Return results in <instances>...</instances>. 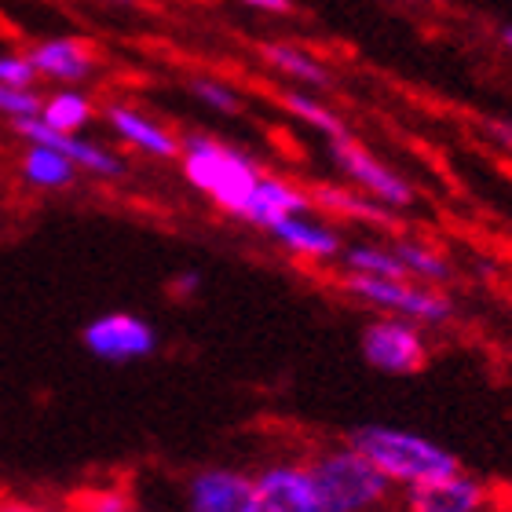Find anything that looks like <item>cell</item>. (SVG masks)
<instances>
[{
    "instance_id": "1",
    "label": "cell",
    "mask_w": 512,
    "mask_h": 512,
    "mask_svg": "<svg viewBox=\"0 0 512 512\" xmlns=\"http://www.w3.org/2000/svg\"><path fill=\"white\" fill-rule=\"evenodd\" d=\"M176 161H180L183 180L227 216H238V209L246 205L249 191L264 172L260 161L249 158L246 150L231 147L216 136H205V132L180 136V158Z\"/></svg>"
},
{
    "instance_id": "2",
    "label": "cell",
    "mask_w": 512,
    "mask_h": 512,
    "mask_svg": "<svg viewBox=\"0 0 512 512\" xmlns=\"http://www.w3.org/2000/svg\"><path fill=\"white\" fill-rule=\"evenodd\" d=\"M304 458H308L322 494L330 498L333 512H392L399 505L395 498L399 491L352 439L322 443V447L308 450Z\"/></svg>"
},
{
    "instance_id": "3",
    "label": "cell",
    "mask_w": 512,
    "mask_h": 512,
    "mask_svg": "<svg viewBox=\"0 0 512 512\" xmlns=\"http://www.w3.org/2000/svg\"><path fill=\"white\" fill-rule=\"evenodd\" d=\"M348 439L388 476L395 491H406V487L439 480V476L461 469L454 450L399 425H359Z\"/></svg>"
},
{
    "instance_id": "4",
    "label": "cell",
    "mask_w": 512,
    "mask_h": 512,
    "mask_svg": "<svg viewBox=\"0 0 512 512\" xmlns=\"http://www.w3.org/2000/svg\"><path fill=\"white\" fill-rule=\"evenodd\" d=\"M337 289L355 304L370 308L374 315H399L425 330H439L454 322V300L443 286H428L414 278H377V275H352L341 271Z\"/></svg>"
},
{
    "instance_id": "5",
    "label": "cell",
    "mask_w": 512,
    "mask_h": 512,
    "mask_svg": "<svg viewBox=\"0 0 512 512\" xmlns=\"http://www.w3.org/2000/svg\"><path fill=\"white\" fill-rule=\"evenodd\" d=\"M359 352L377 374L414 377L428 366V337L425 326H417L399 315H377L359 333Z\"/></svg>"
},
{
    "instance_id": "6",
    "label": "cell",
    "mask_w": 512,
    "mask_h": 512,
    "mask_svg": "<svg viewBox=\"0 0 512 512\" xmlns=\"http://www.w3.org/2000/svg\"><path fill=\"white\" fill-rule=\"evenodd\" d=\"M330 158L355 191H363L366 198H374L384 209L403 213V209H410V205L417 202L414 183L406 180L399 169H392L388 161L377 158L374 150H366L359 139H352V136L330 139Z\"/></svg>"
},
{
    "instance_id": "7",
    "label": "cell",
    "mask_w": 512,
    "mask_h": 512,
    "mask_svg": "<svg viewBox=\"0 0 512 512\" xmlns=\"http://www.w3.org/2000/svg\"><path fill=\"white\" fill-rule=\"evenodd\" d=\"M260 512H333L308 458H275L253 472Z\"/></svg>"
},
{
    "instance_id": "8",
    "label": "cell",
    "mask_w": 512,
    "mask_h": 512,
    "mask_svg": "<svg viewBox=\"0 0 512 512\" xmlns=\"http://www.w3.org/2000/svg\"><path fill=\"white\" fill-rule=\"evenodd\" d=\"M81 344L103 363H139L158 352V330L136 311H103L81 330Z\"/></svg>"
},
{
    "instance_id": "9",
    "label": "cell",
    "mask_w": 512,
    "mask_h": 512,
    "mask_svg": "<svg viewBox=\"0 0 512 512\" xmlns=\"http://www.w3.org/2000/svg\"><path fill=\"white\" fill-rule=\"evenodd\" d=\"M498 494L491 483L472 476L465 469H454L439 480L406 487L395 509L399 512H498Z\"/></svg>"
},
{
    "instance_id": "10",
    "label": "cell",
    "mask_w": 512,
    "mask_h": 512,
    "mask_svg": "<svg viewBox=\"0 0 512 512\" xmlns=\"http://www.w3.org/2000/svg\"><path fill=\"white\" fill-rule=\"evenodd\" d=\"M187 512H260L253 472L231 465H205L187 476L183 487Z\"/></svg>"
},
{
    "instance_id": "11",
    "label": "cell",
    "mask_w": 512,
    "mask_h": 512,
    "mask_svg": "<svg viewBox=\"0 0 512 512\" xmlns=\"http://www.w3.org/2000/svg\"><path fill=\"white\" fill-rule=\"evenodd\" d=\"M275 246L297 260L304 267H330L341 260L344 253V231L337 220L322 216L319 209H308V213H297L282 220V224L271 231Z\"/></svg>"
},
{
    "instance_id": "12",
    "label": "cell",
    "mask_w": 512,
    "mask_h": 512,
    "mask_svg": "<svg viewBox=\"0 0 512 512\" xmlns=\"http://www.w3.org/2000/svg\"><path fill=\"white\" fill-rule=\"evenodd\" d=\"M19 132V139L26 143H48V147L63 150L66 158L74 161L77 172L81 176H96V180H121L128 172V161L121 158L114 147H103L96 139H88L85 132H77V136H66V132H55L48 128L41 118H26L19 125H11Z\"/></svg>"
},
{
    "instance_id": "13",
    "label": "cell",
    "mask_w": 512,
    "mask_h": 512,
    "mask_svg": "<svg viewBox=\"0 0 512 512\" xmlns=\"http://www.w3.org/2000/svg\"><path fill=\"white\" fill-rule=\"evenodd\" d=\"M110 136L132 154H143L150 161H176L180 158V136L158 118H150L147 110L132 107V103H107L103 107Z\"/></svg>"
},
{
    "instance_id": "14",
    "label": "cell",
    "mask_w": 512,
    "mask_h": 512,
    "mask_svg": "<svg viewBox=\"0 0 512 512\" xmlns=\"http://www.w3.org/2000/svg\"><path fill=\"white\" fill-rule=\"evenodd\" d=\"M308 209H315L308 187H300V183L289 180V176L260 172V180H256V187L249 191L246 205L238 209L235 220H242L246 227H256V231L271 235L282 220H289V216H297V213H308Z\"/></svg>"
},
{
    "instance_id": "15",
    "label": "cell",
    "mask_w": 512,
    "mask_h": 512,
    "mask_svg": "<svg viewBox=\"0 0 512 512\" xmlns=\"http://www.w3.org/2000/svg\"><path fill=\"white\" fill-rule=\"evenodd\" d=\"M311 205L319 209L322 216H330L344 227H377L384 235H395V224H399V213L377 205L374 198H366L363 191H355L352 183H311L308 187Z\"/></svg>"
},
{
    "instance_id": "16",
    "label": "cell",
    "mask_w": 512,
    "mask_h": 512,
    "mask_svg": "<svg viewBox=\"0 0 512 512\" xmlns=\"http://www.w3.org/2000/svg\"><path fill=\"white\" fill-rule=\"evenodd\" d=\"M26 55H30L37 77L59 81V85H81V81L96 74L99 66L96 52L85 41H77V37H48V41L33 44Z\"/></svg>"
},
{
    "instance_id": "17",
    "label": "cell",
    "mask_w": 512,
    "mask_h": 512,
    "mask_svg": "<svg viewBox=\"0 0 512 512\" xmlns=\"http://www.w3.org/2000/svg\"><path fill=\"white\" fill-rule=\"evenodd\" d=\"M77 165L66 158L63 150L48 147V143H26L19 154V180L33 191L44 194H59L70 191L77 183Z\"/></svg>"
},
{
    "instance_id": "18",
    "label": "cell",
    "mask_w": 512,
    "mask_h": 512,
    "mask_svg": "<svg viewBox=\"0 0 512 512\" xmlns=\"http://www.w3.org/2000/svg\"><path fill=\"white\" fill-rule=\"evenodd\" d=\"M256 55H260L275 74L289 77V81H297V85H308V88H330L333 85L330 66L322 63V59H315L311 52H304L300 44L264 41V44H256Z\"/></svg>"
},
{
    "instance_id": "19",
    "label": "cell",
    "mask_w": 512,
    "mask_h": 512,
    "mask_svg": "<svg viewBox=\"0 0 512 512\" xmlns=\"http://www.w3.org/2000/svg\"><path fill=\"white\" fill-rule=\"evenodd\" d=\"M392 253L403 267L406 278H414V282H428V286H447L450 275H454V267L443 253H439L432 242L417 235H392Z\"/></svg>"
},
{
    "instance_id": "20",
    "label": "cell",
    "mask_w": 512,
    "mask_h": 512,
    "mask_svg": "<svg viewBox=\"0 0 512 512\" xmlns=\"http://www.w3.org/2000/svg\"><path fill=\"white\" fill-rule=\"evenodd\" d=\"M37 118L48 128H55V132L77 136V132H85V128L96 121V103H92V96L81 92L77 85H63L59 92H52V96L44 99Z\"/></svg>"
},
{
    "instance_id": "21",
    "label": "cell",
    "mask_w": 512,
    "mask_h": 512,
    "mask_svg": "<svg viewBox=\"0 0 512 512\" xmlns=\"http://www.w3.org/2000/svg\"><path fill=\"white\" fill-rule=\"evenodd\" d=\"M341 271L352 275H377V278H406L399 260L392 253L388 238H363V242H344V253L337 260Z\"/></svg>"
},
{
    "instance_id": "22",
    "label": "cell",
    "mask_w": 512,
    "mask_h": 512,
    "mask_svg": "<svg viewBox=\"0 0 512 512\" xmlns=\"http://www.w3.org/2000/svg\"><path fill=\"white\" fill-rule=\"evenodd\" d=\"M282 107L289 110V118L304 121V125H308L311 132L326 136V143H330V139L348 136V125L341 121V114L326 107L322 99L308 96V92H286V96H282Z\"/></svg>"
},
{
    "instance_id": "23",
    "label": "cell",
    "mask_w": 512,
    "mask_h": 512,
    "mask_svg": "<svg viewBox=\"0 0 512 512\" xmlns=\"http://www.w3.org/2000/svg\"><path fill=\"white\" fill-rule=\"evenodd\" d=\"M66 509L70 512H128L132 509V498H128L125 487L118 483H92V487H81L77 494L66 498Z\"/></svg>"
},
{
    "instance_id": "24",
    "label": "cell",
    "mask_w": 512,
    "mask_h": 512,
    "mask_svg": "<svg viewBox=\"0 0 512 512\" xmlns=\"http://www.w3.org/2000/svg\"><path fill=\"white\" fill-rule=\"evenodd\" d=\"M191 96L202 103V107L216 110V114H242V96L227 81H216V77H191L187 81Z\"/></svg>"
},
{
    "instance_id": "25",
    "label": "cell",
    "mask_w": 512,
    "mask_h": 512,
    "mask_svg": "<svg viewBox=\"0 0 512 512\" xmlns=\"http://www.w3.org/2000/svg\"><path fill=\"white\" fill-rule=\"evenodd\" d=\"M44 99L37 96V88H15V85H0V118H8L11 125H19L26 118H37L41 114Z\"/></svg>"
},
{
    "instance_id": "26",
    "label": "cell",
    "mask_w": 512,
    "mask_h": 512,
    "mask_svg": "<svg viewBox=\"0 0 512 512\" xmlns=\"http://www.w3.org/2000/svg\"><path fill=\"white\" fill-rule=\"evenodd\" d=\"M41 81L37 70H33L30 55L26 52H0V85H15V88H33Z\"/></svg>"
},
{
    "instance_id": "27",
    "label": "cell",
    "mask_w": 512,
    "mask_h": 512,
    "mask_svg": "<svg viewBox=\"0 0 512 512\" xmlns=\"http://www.w3.org/2000/svg\"><path fill=\"white\" fill-rule=\"evenodd\" d=\"M0 512H70V509H66V502H44V498L0 491Z\"/></svg>"
},
{
    "instance_id": "28",
    "label": "cell",
    "mask_w": 512,
    "mask_h": 512,
    "mask_svg": "<svg viewBox=\"0 0 512 512\" xmlns=\"http://www.w3.org/2000/svg\"><path fill=\"white\" fill-rule=\"evenodd\" d=\"M198 286H202V275L198 271H180V275H172L169 278V297H176V300H191V297H198Z\"/></svg>"
},
{
    "instance_id": "29",
    "label": "cell",
    "mask_w": 512,
    "mask_h": 512,
    "mask_svg": "<svg viewBox=\"0 0 512 512\" xmlns=\"http://www.w3.org/2000/svg\"><path fill=\"white\" fill-rule=\"evenodd\" d=\"M242 4L253 11H267V15H289L293 11V0H242Z\"/></svg>"
},
{
    "instance_id": "30",
    "label": "cell",
    "mask_w": 512,
    "mask_h": 512,
    "mask_svg": "<svg viewBox=\"0 0 512 512\" xmlns=\"http://www.w3.org/2000/svg\"><path fill=\"white\" fill-rule=\"evenodd\" d=\"M491 136H498V143L512 147V125H505V121H491Z\"/></svg>"
},
{
    "instance_id": "31",
    "label": "cell",
    "mask_w": 512,
    "mask_h": 512,
    "mask_svg": "<svg viewBox=\"0 0 512 512\" xmlns=\"http://www.w3.org/2000/svg\"><path fill=\"white\" fill-rule=\"evenodd\" d=\"M498 512H512V494H498Z\"/></svg>"
},
{
    "instance_id": "32",
    "label": "cell",
    "mask_w": 512,
    "mask_h": 512,
    "mask_svg": "<svg viewBox=\"0 0 512 512\" xmlns=\"http://www.w3.org/2000/svg\"><path fill=\"white\" fill-rule=\"evenodd\" d=\"M502 41H505V48L512 52V26H505V30H502Z\"/></svg>"
},
{
    "instance_id": "33",
    "label": "cell",
    "mask_w": 512,
    "mask_h": 512,
    "mask_svg": "<svg viewBox=\"0 0 512 512\" xmlns=\"http://www.w3.org/2000/svg\"><path fill=\"white\" fill-rule=\"evenodd\" d=\"M114 4H136V0H114Z\"/></svg>"
},
{
    "instance_id": "34",
    "label": "cell",
    "mask_w": 512,
    "mask_h": 512,
    "mask_svg": "<svg viewBox=\"0 0 512 512\" xmlns=\"http://www.w3.org/2000/svg\"><path fill=\"white\" fill-rule=\"evenodd\" d=\"M128 512H136V509H128Z\"/></svg>"
}]
</instances>
